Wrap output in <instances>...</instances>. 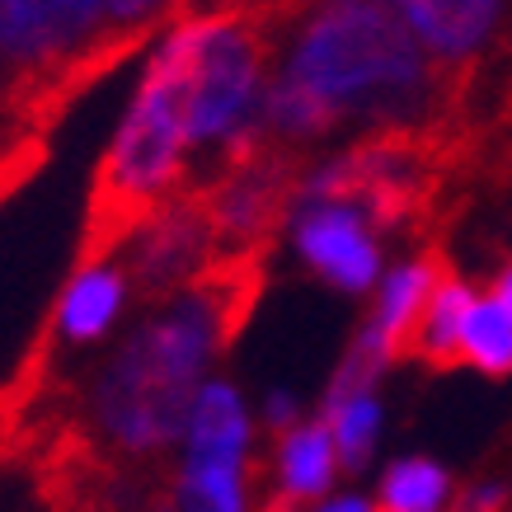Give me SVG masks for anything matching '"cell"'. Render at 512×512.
Instances as JSON below:
<instances>
[{
	"label": "cell",
	"mask_w": 512,
	"mask_h": 512,
	"mask_svg": "<svg viewBox=\"0 0 512 512\" xmlns=\"http://www.w3.org/2000/svg\"><path fill=\"white\" fill-rule=\"evenodd\" d=\"M0 113H10V71H5V52H0ZM5 123V118H0Z\"/></svg>",
	"instance_id": "cell-21"
},
{
	"label": "cell",
	"mask_w": 512,
	"mask_h": 512,
	"mask_svg": "<svg viewBox=\"0 0 512 512\" xmlns=\"http://www.w3.org/2000/svg\"><path fill=\"white\" fill-rule=\"evenodd\" d=\"M151 33L118 29L109 0H0V52L10 62V123L52 132L94 80Z\"/></svg>",
	"instance_id": "cell-3"
},
{
	"label": "cell",
	"mask_w": 512,
	"mask_h": 512,
	"mask_svg": "<svg viewBox=\"0 0 512 512\" xmlns=\"http://www.w3.org/2000/svg\"><path fill=\"white\" fill-rule=\"evenodd\" d=\"M315 512H376L367 498H334V503H325V508H315Z\"/></svg>",
	"instance_id": "cell-19"
},
{
	"label": "cell",
	"mask_w": 512,
	"mask_h": 512,
	"mask_svg": "<svg viewBox=\"0 0 512 512\" xmlns=\"http://www.w3.org/2000/svg\"><path fill=\"white\" fill-rule=\"evenodd\" d=\"M296 249L320 278H329L343 292H367L381 268V249L353 202H315L311 212H301Z\"/></svg>",
	"instance_id": "cell-7"
},
{
	"label": "cell",
	"mask_w": 512,
	"mask_h": 512,
	"mask_svg": "<svg viewBox=\"0 0 512 512\" xmlns=\"http://www.w3.org/2000/svg\"><path fill=\"white\" fill-rule=\"evenodd\" d=\"M447 268H456L451 264V254H447V245H442V240H428L419 259H409V264L395 268V273L386 278L376 311L367 315V325H362V334L381 348L386 367L390 362H409V357H414V334H419L423 311H428V301H433L437 282H442Z\"/></svg>",
	"instance_id": "cell-8"
},
{
	"label": "cell",
	"mask_w": 512,
	"mask_h": 512,
	"mask_svg": "<svg viewBox=\"0 0 512 512\" xmlns=\"http://www.w3.org/2000/svg\"><path fill=\"white\" fill-rule=\"evenodd\" d=\"M470 287L461 282L456 268L442 273L437 282L433 301H428V311H423V325L414 334V357H419L428 372L447 376L456 367H466V357H461V325H466V311H470Z\"/></svg>",
	"instance_id": "cell-12"
},
{
	"label": "cell",
	"mask_w": 512,
	"mask_h": 512,
	"mask_svg": "<svg viewBox=\"0 0 512 512\" xmlns=\"http://www.w3.org/2000/svg\"><path fill=\"white\" fill-rule=\"evenodd\" d=\"M494 296H498V301H503V311L512 315V268H508V273H498V278H494Z\"/></svg>",
	"instance_id": "cell-20"
},
{
	"label": "cell",
	"mask_w": 512,
	"mask_h": 512,
	"mask_svg": "<svg viewBox=\"0 0 512 512\" xmlns=\"http://www.w3.org/2000/svg\"><path fill=\"white\" fill-rule=\"evenodd\" d=\"M273 29V76L306 85L339 127L470 123L480 80L447 71L390 0H301Z\"/></svg>",
	"instance_id": "cell-1"
},
{
	"label": "cell",
	"mask_w": 512,
	"mask_h": 512,
	"mask_svg": "<svg viewBox=\"0 0 512 512\" xmlns=\"http://www.w3.org/2000/svg\"><path fill=\"white\" fill-rule=\"evenodd\" d=\"M193 19V62H188V151H212V160L240 132L259 123L264 80L273 71L278 29L259 10Z\"/></svg>",
	"instance_id": "cell-4"
},
{
	"label": "cell",
	"mask_w": 512,
	"mask_h": 512,
	"mask_svg": "<svg viewBox=\"0 0 512 512\" xmlns=\"http://www.w3.org/2000/svg\"><path fill=\"white\" fill-rule=\"evenodd\" d=\"M320 419L329 423V433H334V451H339V466L348 475L372 461V447H376V433H381V404H376L372 390H362V395H348V400L329 404Z\"/></svg>",
	"instance_id": "cell-14"
},
{
	"label": "cell",
	"mask_w": 512,
	"mask_h": 512,
	"mask_svg": "<svg viewBox=\"0 0 512 512\" xmlns=\"http://www.w3.org/2000/svg\"><path fill=\"white\" fill-rule=\"evenodd\" d=\"M109 15L118 29L156 33L160 24L184 19V0H109Z\"/></svg>",
	"instance_id": "cell-16"
},
{
	"label": "cell",
	"mask_w": 512,
	"mask_h": 512,
	"mask_svg": "<svg viewBox=\"0 0 512 512\" xmlns=\"http://www.w3.org/2000/svg\"><path fill=\"white\" fill-rule=\"evenodd\" d=\"M249 475L254 461L184 456L170 484V512H249Z\"/></svg>",
	"instance_id": "cell-11"
},
{
	"label": "cell",
	"mask_w": 512,
	"mask_h": 512,
	"mask_svg": "<svg viewBox=\"0 0 512 512\" xmlns=\"http://www.w3.org/2000/svg\"><path fill=\"white\" fill-rule=\"evenodd\" d=\"M447 498H451L447 470L423 461V456H409L400 466H390L386 480H381V508L390 512H442Z\"/></svg>",
	"instance_id": "cell-15"
},
{
	"label": "cell",
	"mask_w": 512,
	"mask_h": 512,
	"mask_svg": "<svg viewBox=\"0 0 512 512\" xmlns=\"http://www.w3.org/2000/svg\"><path fill=\"white\" fill-rule=\"evenodd\" d=\"M273 456H278V494L296 498V503H315L339 470V451H334V433L325 419L292 423L287 433H278Z\"/></svg>",
	"instance_id": "cell-10"
},
{
	"label": "cell",
	"mask_w": 512,
	"mask_h": 512,
	"mask_svg": "<svg viewBox=\"0 0 512 512\" xmlns=\"http://www.w3.org/2000/svg\"><path fill=\"white\" fill-rule=\"evenodd\" d=\"M376 512H390V508H376Z\"/></svg>",
	"instance_id": "cell-22"
},
{
	"label": "cell",
	"mask_w": 512,
	"mask_h": 512,
	"mask_svg": "<svg viewBox=\"0 0 512 512\" xmlns=\"http://www.w3.org/2000/svg\"><path fill=\"white\" fill-rule=\"evenodd\" d=\"M419 43L456 76L480 80L512 47V0H390Z\"/></svg>",
	"instance_id": "cell-6"
},
{
	"label": "cell",
	"mask_w": 512,
	"mask_h": 512,
	"mask_svg": "<svg viewBox=\"0 0 512 512\" xmlns=\"http://www.w3.org/2000/svg\"><path fill=\"white\" fill-rule=\"evenodd\" d=\"M184 456H221V461H249V414L245 400L226 381H207L188 409Z\"/></svg>",
	"instance_id": "cell-9"
},
{
	"label": "cell",
	"mask_w": 512,
	"mask_h": 512,
	"mask_svg": "<svg viewBox=\"0 0 512 512\" xmlns=\"http://www.w3.org/2000/svg\"><path fill=\"white\" fill-rule=\"evenodd\" d=\"M461 357L484 376H508L512 372V315L503 301H470L466 325H461Z\"/></svg>",
	"instance_id": "cell-13"
},
{
	"label": "cell",
	"mask_w": 512,
	"mask_h": 512,
	"mask_svg": "<svg viewBox=\"0 0 512 512\" xmlns=\"http://www.w3.org/2000/svg\"><path fill=\"white\" fill-rule=\"evenodd\" d=\"M188 62L193 19L184 15L156 47L137 99L109 141V156L94 170L76 268L113 259L174 193L188 188Z\"/></svg>",
	"instance_id": "cell-2"
},
{
	"label": "cell",
	"mask_w": 512,
	"mask_h": 512,
	"mask_svg": "<svg viewBox=\"0 0 512 512\" xmlns=\"http://www.w3.org/2000/svg\"><path fill=\"white\" fill-rule=\"evenodd\" d=\"M264 419H268V428H273V433H287V428L296 423V400H292V395H273V400H268V409H264Z\"/></svg>",
	"instance_id": "cell-18"
},
{
	"label": "cell",
	"mask_w": 512,
	"mask_h": 512,
	"mask_svg": "<svg viewBox=\"0 0 512 512\" xmlns=\"http://www.w3.org/2000/svg\"><path fill=\"white\" fill-rule=\"evenodd\" d=\"M512 508V489L508 484H470L451 498L447 512H508Z\"/></svg>",
	"instance_id": "cell-17"
},
{
	"label": "cell",
	"mask_w": 512,
	"mask_h": 512,
	"mask_svg": "<svg viewBox=\"0 0 512 512\" xmlns=\"http://www.w3.org/2000/svg\"><path fill=\"white\" fill-rule=\"evenodd\" d=\"M127 287L156 306L165 296H174L179 287L198 278V268L221 254L217 245V226H212V212L193 184L184 193H174L156 217L146 221L132 240H127Z\"/></svg>",
	"instance_id": "cell-5"
}]
</instances>
